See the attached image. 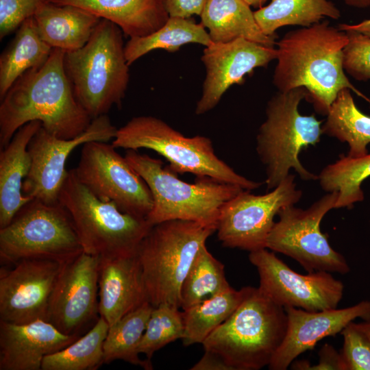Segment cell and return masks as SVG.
Masks as SVG:
<instances>
[{
    "label": "cell",
    "instance_id": "1",
    "mask_svg": "<svg viewBox=\"0 0 370 370\" xmlns=\"http://www.w3.org/2000/svg\"><path fill=\"white\" fill-rule=\"evenodd\" d=\"M346 32L327 20L287 32L278 42L273 83L280 92L304 87L318 114H328L339 92L354 91L370 99L349 82L343 68Z\"/></svg>",
    "mask_w": 370,
    "mask_h": 370
},
{
    "label": "cell",
    "instance_id": "2",
    "mask_svg": "<svg viewBox=\"0 0 370 370\" xmlns=\"http://www.w3.org/2000/svg\"><path fill=\"white\" fill-rule=\"evenodd\" d=\"M65 52L53 48L44 64L23 74L1 99V149L20 127L33 121H40L45 130L63 139L79 136L91 123L66 74Z\"/></svg>",
    "mask_w": 370,
    "mask_h": 370
},
{
    "label": "cell",
    "instance_id": "3",
    "mask_svg": "<svg viewBox=\"0 0 370 370\" xmlns=\"http://www.w3.org/2000/svg\"><path fill=\"white\" fill-rule=\"evenodd\" d=\"M233 313L204 340L205 351L220 356L232 370L269 366L282 343L288 317L284 307L258 288L245 286Z\"/></svg>",
    "mask_w": 370,
    "mask_h": 370
},
{
    "label": "cell",
    "instance_id": "4",
    "mask_svg": "<svg viewBox=\"0 0 370 370\" xmlns=\"http://www.w3.org/2000/svg\"><path fill=\"white\" fill-rule=\"evenodd\" d=\"M123 31L101 18L88 41L80 49L66 51L64 66L74 95L92 119L120 107L130 74Z\"/></svg>",
    "mask_w": 370,
    "mask_h": 370
},
{
    "label": "cell",
    "instance_id": "5",
    "mask_svg": "<svg viewBox=\"0 0 370 370\" xmlns=\"http://www.w3.org/2000/svg\"><path fill=\"white\" fill-rule=\"evenodd\" d=\"M125 158L150 189L153 205L147 219L152 225L180 219L216 228L221 206L244 190L208 177H196L194 183H187L160 159L135 150L128 149Z\"/></svg>",
    "mask_w": 370,
    "mask_h": 370
},
{
    "label": "cell",
    "instance_id": "6",
    "mask_svg": "<svg viewBox=\"0 0 370 370\" xmlns=\"http://www.w3.org/2000/svg\"><path fill=\"white\" fill-rule=\"evenodd\" d=\"M308 92L298 87L278 91L267 102L266 119L256 136L257 154L265 167L267 189L278 186L293 169L303 180H316L299 159L310 145L315 146L323 134L322 121L314 114L302 115L298 110Z\"/></svg>",
    "mask_w": 370,
    "mask_h": 370
},
{
    "label": "cell",
    "instance_id": "7",
    "mask_svg": "<svg viewBox=\"0 0 370 370\" xmlns=\"http://www.w3.org/2000/svg\"><path fill=\"white\" fill-rule=\"evenodd\" d=\"M215 231L214 227L180 219L152 225L136 256L153 307L167 304L180 308L182 283L199 249Z\"/></svg>",
    "mask_w": 370,
    "mask_h": 370
},
{
    "label": "cell",
    "instance_id": "8",
    "mask_svg": "<svg viewBox=\"0 0 370 370\" xmlns=\"http://www.w3.org/2000/svg\"><path fill=\"white\" fill-rule=\"evenodd\" d=\"M112 145L127 150H153L164 158L169 162V169L177 174L190 173L196 177H208L247 190L262 184L241 175L221 160L209 138L200 135L186 137L152 116L131 119L117 129Z\"/></svg>",
    "mask_w": 370,
    "mask_h": 370
},
{
    "label": "cell",
    "instance_id": "9",
    "mask_svg": "<svg viewBox=\"0 0 370 370\" xmlns=\"http://www.w3.org/2000/svg\"><path fill=\"white\" fill-rule=\"evenodd\" d=\"M59 202L73 221L83 251L100 258L134 255L152 225L97 197L69 171Z\"/></svg>",
    "mask_w": 370,
    "mask_h": 370
},
{
    "label": "cell",
    "instance_id": "10",
    "mask_svg": "<svg viewBox=\"0 0 370 370\" xmlns=\"http://www.w3.org/2000/svg\"><path fill=\"white\" fill-rule=\"evenodd\" d=\"M83 252L72 218L60 203L33 199L0 228V262L47 259L64 264Z\"/></svg>",
    "mask_w": 370,
    "mask_h": 370
},
{
    "label": "cell",
    "instance_id": "11",
    "mask_svg": "<svg viewBox=\"0 0 370 370\" xmlns=\"http://www.w3.org/2000/svg\"><path fill=\"white\" fill-rule=\"evenodd\" d=\"M337 192L328 193L307 209L289 205L282 208L267 240L266 248L296 260L311 273L317 271L344 275L350 268L345 258L334 250L321 232L323 217L335 208Z\"/></svg>",
    "mask_w": 370,
    "mask_h": 370
},
{
    "label": "cell",
    "instance_id": "12",
    "mask_svg": "<svg viewBox=\"0 0 370 370\" xmlns=\"http://www.w3.org/2000/svg\"><path fill=\"white\" fill-rule=\"evenodd\" d=\"M77 166L79 181L97 197L114 203L123 212L147 218L153 201L145 180L112 145L91 141L82 145Z\"/></svg>",
    "mask_w": 370,
    "mask_h": 370
},
{
    "label": "cell",
    "instance_id": "13",
    "mask_svg": "<svg viewBox=\"0 0 370 370\" xmlns=\"http://www.w3.org/2000/svg\"><path fill=\"white\" fill-rule=\"evenodd\" d=\"M250 191H241L220 209L216 231L224 247L249 252L266 248L275 216L282 208L295 205L302 197L295 175L290 173L264 195H254Z\"/></svg>",
    "mask_w": 370,
    "mask_h": 370
},
{
    "label": "cell",
    "instance_id": "14",
    "mask_svg": "<svg viewBox=\"0 0 370 370\" xmlns=\"http://www.w3.org/2000/svg\"><path fill=\"white\" fill-rule=\"evenodd\" d=\"M260 278L258 288L276 304L309 311L336 308L342 299L343 282L330 272L301 274L267 248L249 252Z\"/></svg>",
    "mask_w": 370,
    "mask_h": 370
},
{
    "label": "cell",
    "instance_id": "15",
    "mask_svg": "<svg viewBox=\"0 0 370 370\" xmlns=\"http://www.w3.org/2000/svg\"><path fill=\"white\" fill-rule=\"evenodd\" d=\"M116 131L107 114L93 119L85 131L71 139L60 138L41 125L28 145L31 164L23 183V193L47 204L59 202L69 174L65 165L70 153L88 142L113 140Z\"/></svg>",
    "mask_w": 370,
    "mask_h": 370
},
{
    "label": "cell",
    "instance_id": "16",
    "mask_svg": "<svg viewBox=\"0 0 370 370\" xmlns=\"http://www.w3.org/2000/svg\"><path fill=\"white\" fill-rule=\"evenodd\" d=\"M100 258L82 252L62 265L52 292L47 321L61 332L80 336L97 321Z\"/></svg>",
    "mask_w": 370,
    "mask_h": 370
},
{
    "label": "cell",
    "instance_id": "17",
    "mask_svg": "<svg viewBox=\"0 0 370 370\" xmlns=\"http://www.w3.org/2000/svg\"><path fill=\"white\" fill-rule=\"evenodd\" d=\"M62 264L24 259L0 269V320L13 323L47 321L50 298Z\"/></svg>",
    "mask_w": 370,
    "mask_h": 370
},
{
    "label": "cell",
    "instance_id": "18",
    "mask_svg": "<svg viewBox=\"0 0 370 370\" xmlns=\"http://www.w3.org/2000/svg\"><path fill=\"white\" fill-rule=\"evenodd\" d=\"M276 58L275 48L243 38L206 47L201 58L206 77L195 114H203L214 108L232 85L242 84L246 75L256 68L266 67Z\"/></svg>",
    "mask_w": 370,
    "mask_h": 370
},
{
    "label": "cell",
    "instance_id": "19",
    "mask_svg": "<svg viewBox=\"0 0 370 370\" xmlns=\"http://www.w3.org/2000/svg\"><path fill=\"white\" fill-rule=\"evenodd\" d=\"M288 317L286 336L268 367L286 370L300 354L313 349L327 336H335L357 318L370 321V301L365 300L344 308L309 311L284 308Z\"/></svg>",
    "mask_w": 370,
    "mask_h": 370
},
{
    "label": "cell",
    "instance_id": "20",
    "mask_svg": "<svg viewBox=\"0 0 370 370\" xmlns=\"http://www.w3.org/2000/svg\"><path fill=\"white\" fill-rule=\"evenodd\" d=\"M80 336L65 334L45 320L22 324L0 320V370H41L46 356Z\"/></svg>",
    "mask_w": 370,
    "mask_h": 370
},
{
    "label": "cell",
    "instance_id": "21",
    "mask_svg": "<svg viewBox=\"0 0 370 370\" xmlns=\"http://www.w3.org/2000/svg\"><path fill=\"white\" fill-rule=\"evenodd\" d=\"M147 301L148 295L136 253L100 258L99 313L110 326Z\"/></svg>",
    "mask_w": 370,
    "mask_h": 370
},
{
    "label": "cell",
    "instance_id": "22",
    "mask_svg": "<svg viewBox=\"0 0 370 370\" xmlns=\"http://www.w3.org/2000/svg\"><path fill=\"white\" fill-rule=\"evenodd\" d=\"M38 121L20 127L0 152V228L8 225L16 212L33 199L23 193V183L30 169L28 145L41 127Z\"/></svg>",
    "mask_w": 370,
    "mask_h": 370
},
{
    "label": "cell",
    "instance_id": "23",
    "mask_svg": "<svg viewBox=\"0 0 370 370\" xmlns=\"http://www.w3.org/2000/svg\"><path fill=\"white\" fill-rule=\"evenodd\" d=\"M58 5L79 7L118 25L130 36H146L169 19L163 0H50Z\"/></svg>",
    "mask_w": 370,
    "mask_h": 370
},
{
    "label": "cell",
    "instance_id": "24",
    "mask_svg": "<svg viewBox=\"0 0 370 370\" xmlns=\"http://www.w3.org/2000/svg\"><path fill=\"white\" fill-rule=\"evenodd\" d=\"M34 18L40 38L52 48L64 51L82 47L101 20L79 7L52 2L41 5Z\"/></svg>",
    "mask_w": 370,
    "mask_h": 370
},
{
    "label": "cell",
    "instance_id": "25",
    "mask_svg": "<svg viewBox=\"0 0 370 370\" xmlns=\"http://www.w3.org/2000/svg\"><path fill=\"white\" fill-rule=\"evenodd\" d=\"M212 42H227L243 38L274 47L277 36L265 35L251 7L243 0H207L200 15Z\"/></svg>",
    "mask_w": 370,
    "mask_h": 370
},
{
    "label": "cell",
    "instance_id": "26",
    "mask_svg": "<svg viewBox=\"0 0 370 370\" xmlns=\"http://www.w3.org/2000/svg\"><path fill=\"white\" fill-rule=\"evenodd\" d=\"M52 49L40 38L34 16L26 19L0 56V99L26 71L44 64Z\"/></svg>",
    "mask_w": 370,
    "mask_h": 370
},
{
    "label": "cell",
    "instance_id": "27",
    "mask_svg": "<svg viewBox=\"0 0 370 370\" xmlns=\"http://www.w3.org/2000/svg\"><path fill=\"white\" fill-rule=\"evenodd\" d=\"M262 32L277 36L278 28L288 25L310 27L325 17L337 20L341 12L328 0H271L270 3L254 12Z\"/></svg>",
    "mask_w": 370,
    "mask_h": 370
},
{
    "label": "cell",
    "instance_id": "28",
    "mask_svg": "<svg viewBox=\"0 0 370 370\" xmlns=\"http://www.w3.org/2000/svg\"><path fill=\"white\" fill-rule=\"evenodd\" d=\"M350 90L345 88L339 92L321 130L323 134L347 143L349 146L347 156L360 157L369 153L370 116L358 108Z\"/></svg>",
    "mask_w": 370,
    "mask_h": 370
},
{
    "label": "cell",
    "instance_id": "29",
    "mask_svg": "<svg viewBox=\"0 0 370 370\" xmlns=\"http://www.w3.org/2000/svg\"><path fill=\"white\" fill-rule=\"evenodd\" d=\"M197 43L205 47L212 42L205 27L190 18L169 17L158 30L143 37L130 38L124 47L127 64L155 49L174 53L186 44Z\"/></svg>",
    "mask_w": 370,
    "mask_h": 370
},
{
    "label": "cell",
    "instance_id": "30",
    "mask_svg": "<svg viewBox=\"0 0 370 370\" xmlns=\"http://www.w3.org/2000/svg\"><path fill=\"white\" fill-rule=\"evenodd\" d=\"M153 308L147 301L110 326L103 343L104 364L122 360L146 370L153 369L151 360L140 358L138 346Z\"/></svg>",
    "mask_w": 370,
    "mask_h": 370
},
{
    "label": "cell",
    "instance_id": "31",
    "mask_svg": "<svg viewBox=\"0 0 370 370\" xmlns=\"http://www.w3.org/2000/svg\"><path fill=\"white\" fill-rule=\"evenodd\" d=\"M243 296V287L238 291L230 287L184 310L183 345L202 344L210 333L233 313Z\"/></svg>",
    "mask_w": 370,
    "mask_h": 370
},
{
    "label": "cell",
    "instance_id": "32",
    "mask_svg": "<svg viewBox=\"0 0 370 370\" xmlns=\"http://www.w3.org/2000/svg\"><path fill=\"white\" fill-rule=\"evenodd\" d=\"M369 176L370 153L360 157L347 155L325 166L317 180L323 190L338 193L335 208L349 209L355 203L363 201L361 185Z\"/></svg>",
    "mask_w": 370,
    "mask_h": 370
},
{
    "label": "cell",
    "instance_id": "33",
    "mask_svg": "<svg viewBox=\"0 0 370 370\" xmlns=\"http://www.w3.org/2000/svg\"><path fill=\"white\" fill-rule=\"evenodd\" d=\"M110 325L101 317L83 336L46 356L41 370H96L104 364L103 343Z\"/></svg>",
    "mask_w": 370,
    "mask_h": 370
},
{
    "label": "cell",
    "instance_id": "34",
    "mask_svg": "<svg viewBox=\"0 0 370 370\" xmlns=\"http://www.w3.org/2000/svg\"><path fill=\"white\" fill-rule=\"evenodd\" d=\"M230 287L223 264L204 245L197 253L182 283L180 308L186 310Z\"/></svg>",
    "mask_w": 370,
    "mask_h": 370
},
{
    "label": "cell",
    "instance_id": "35",
    "mask_svg": "<svg viewBox=\"0 0 370 370\" xmlns=\"http://www.w3.org/2000/svg\"><path fill=\"white\" fill-rule=\"evenodd\" d=\"M179 309L167 304L153 308L138 346L139 353L147 360L167 344L183 338V314Z\"/></svg>",
    "mask_w": 370,
    "mask_h": 370
},
{
    "label": "cell",
    "instance_id": "36",
    "mask_svg": "<svg viewBox=\"0 0 370 370\" xmlns=\"http://www.w3.org/2000/svg\"><path fill=\"white\" fill-rule=\"evenodd\" d=\"M349 42L343 49V68L358 81L370 79V37L356 31H344Z\"/></svg>",
    "mask_w": 370,
    "mask_h": 370
},
{
    "label": "cell",
    "instance_id": "37",
    "mask_svg": "<svg viewBox=\"0 0 370 370\" xmlns=\"http://www.w3.org/2000/svg\"><path fill=\"white\" fill-rule=\"evenodd\" d=\"M343 345L340 352L345 370H370V340L352 321L341 332Z\"/></svg>",
    "mask_w": 370,
    "mask_h": 370
},
{
    "label": "cell",
    "instance_id": "38",
    "mask_svg": "<svg viewBox=\"0 0 370 370\" xmlns=\"http://www.w3.org/2000/svg\"><path fill=\"white\" fill-rule=\"evenodd\" d=\"M50 0H0V39L16 31L36 10Z\"/></svg>",
    "mask_w": 370,
    "mask_h": 370
},
{
    "label": "cell",
    "instance_id": "39",
    "mask_svg": "<svg viewBox=\"0 0 370 370\" xmlns=\"http://www.w3.org/2000/svg\"><path fill=\"white\" fill-rule=\"evenodd\" d=\"M319 360L317 365H311L308 361L293 362V369L301 370H345L341 353L332 345L325 343L318 353Z\"/></svg>",
    "mask_w": 370,
    "mask_h": 370
},
{
    "label": "cell",
    "instance_id": "40",
    "mask_svg": "<svg viewBox=\"0 0 370 370\" xmlns=\"http://www.w3.org/2000/svg\"><path fill=\"white\" fill-rule=\"evenodd\" d=\"M207 0H163L169 17L190 18L200 16Z\"/></svg>",
    "mask_w": 370,
    "mask_h": 370
},
{
    "label": "cell",
    "instance_id": "41",
    "mask_svg": "<svg viewBox=\"0 0 370 370\" xmlns=\"http://www.w3.org/2000/svg\"><path fill=\"white\" fill-rule=\"evenodd\" d=\"M190 370H232V368L219 356L205 351L201 358Z\"/></svg>",
    "mask_w": 370,
    "mask_h": 370
},
{
    "label": "cell",
    "instance_id": "42",
    "mask_svg": "<svg viewBox=\"0 0 370 370\" xmlns=\"http://www.w3.org/2000/svg\"><path fill=\"white\" fill-rule=\"evenodd\" d=\"M338 28L342 31L351 29L360 32L370 37V19L362 21L360 23L349 25L345 23L339 24Z\"/></svg>",
    "mask_w": 370,
    "mask_h": 370
},
{
    "label": "cell",
    "instance_id": "43",
    "mask_svg": "<svg viewBox=\"0 0 370 370\" xmlns=\"http://www.w3.org/2000/svg\"><path fill=\"white\" fill-rule=\"evenodd\" d=\"M348 5L365 8L370 5V0H343Z\"/></svg>",
    "mask_w": 370,
    "mask_h": 370
},
{
    "label": "cell",
    "instance_id": "44",
    "mask_svg": "<svg viewBox=\"0 0 370 370\" xmlns=\"http://www.w3.org/2000/svg\"><path fill=\"white\" fill-rule=\"evenodd\" d=\"M356 326L369 338L370 340V321L356 323Z\"/></svg>",
    "mask_w": 370,
    "mask_h": 370
},
{
    "label": "cell",
    "instance_id": "45",
    "mask_svg": "<svg viewBox=\"0 0 370 370\" xmlns=\"http://www.w3.org/2000/svg\"><path fill=\"white\" fill-rule=\"evenodd\" d=\"M250 7L260 9L268 1V0H243Z\"/></svg>",
    "mask_w": 370,
    "mask_h": 370
}]
</instances>
